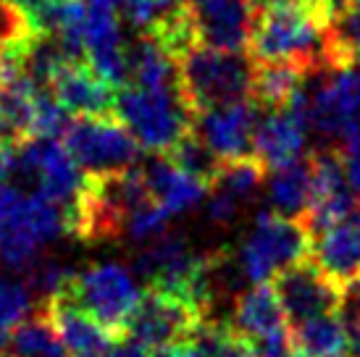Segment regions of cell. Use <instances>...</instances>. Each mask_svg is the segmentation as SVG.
I'll list each match as a JSON object with an SVG mask.
<instances>
[{
    "instance_id": "obj_1",
    "label": "cell",
    "mask_w": 360,
    "mask_h": 357,
    "mask_svg": "<svg viewBox=\"0 0 360 357\" xmlns=\"http://www.w3.org/2000/svg\"><path fill=\"white\" fill-rule=\"evenodd\" d=\"M255 60L248 50L195 45L179 58V92L192 113L252 98Z\"/></svg>"
},
{
    "instance_id": "obj_2",
    "label": "cell",
    "mask_w": 360,
    "mask_h": 357,
    "mask_svg": "<svg viewBox=\"0 0 360 357\" xmlns=\"http://www.w3.org/2000/svg\"><path fill=\"white\" fill-rule=\"evenodd\" d=\"M116 119L131 131L142 150L153 155H169L174 145L192 131L195 113L179 89L121 84V89H116Z\"/></svg>"
},
{
    "instance_id": "obj_3",
    "label": "cell",
    "mask_w": 360,
    "mask_h": 357,
    "mask_svg": "<svg viewBox=\"0 0 360 357\" xmlns=\"http://www.w3.org/2000/svg\"><path fill=\"white\" fill-rule=\"evenodd\" d=\"M313 237L302 221L279 216L274 210H260L252 231L237 249V263L250 284H263L281 268L310 258Z\"/></svg>"
},
{
    "instance_id": "obj_4",
    "label": "cell",
    "mask_w": 360,
    "mask_h": 357,
    "mask_svg": "<svg viewBox=\"0 0 360 357\" xmlns=\"http://www.w3.org/2000/svg\"><path fill=\"white\" fill-rule=\"evenodd\" d=\"M11 178L13 181L21 178L37 195L63 205L69 210V216L87 184V176L79 171V163L74 160L69 148L60 145L56 137H32L19 145Z\"/></svg>"
},
{
    "instance_id": "obj_5",
    "label": "cell",
    "mask_w": 360,
    "mask_h": 357,
    "mask_svg": "<svg viewBox=\"0 0 360 357\" xmlns=\"http://www.w3.org/2000/svg\"><path fill=\"white\" fill-rule=\"evenodd\" d=\"M69 234V210L32 192L8 219L0 221V258L19 273L37 263V252L48 242Z\"/></svg>"
},
{
    "instance_id": "obj_6",
    "label": "cell",
    "mask_w": 360,
    "mask_h": 357,
    "mask_svg": "<svg viewBox=\"0 0 360 357\" xmlns=\"http://www.w3.org/2000/svg\"><path fill=\"white\" fill-rule=\"evenodd\" d=\"M63 289L116 337L127 334V323L142 297L134 276L116 263L74 271Z\"/></svg>"
},
{
    "instance_id": "obj_7",
    "label": "cell",
    "mask_w": 360,
    "mask_h": 357,
    "mask_svg": "<svg viewBox=\"0 0 360 357\" xmlns=\"http://www.w3.org/2000/svg\"><path fill=\"white\" fill-rule=\"evenodd\" d=\"M63 145L90 176L134 169L142 152L140 142L116 116H82L71 121Z\"/></svg>"
},
{
    "instance_id": "obj_8",
    "label": "cell",
    "mask_w": 360,
    "mask_h": 357,
    "mask_svg": "<svg viewBox=\"0 0 360 357\" xmlns=\"http://www.w3.org/2000/svg\"><path fill=\"white\" fill-rule=\"evenodd\" d=\"M202 313L184 297L148 287L127 323V334L148 349L184 342V337L202 320Z\"/></svg>"
},
{
    "instance_id": "obj_9",
    "label": "cell",
    "mask_w": 360,
    "mask_h": 357,
    "mask_svg": "<svg viewBox=\"0 0 360 357\" xmlns=\"http://www.w3.org/2000/svg\"><path fill=\"white\" fill-rule=\"evenodd\" d=\"M274 292L292 326L340 310L342 299V287L331 281L313 258L281 268L274 276Z\"/></svg>"
},
{
    "instance_id": "obj_10",
    "label": "cell",
    "mask_w": 360,
    "mask_h": 357,
    "mask_svg": "<svg viewBox=\"0 0 360 357\" xmlns=\"http://www.w3.org/2000/svg\"><path fill=\"white\" fill-rule=\"evenodd\" d=\"M308 129V92L302 87L287 105L260 110L252 134V152L269 171L279 169L302 158Z\"/></svg>"
},
{
    "instance_id": "obj_11",
    "label": "cell",
    "mask_w": 360,
    "mask_h": 357,
    "mask_svg": "<svg viewBox=\"0 0 360 357\" xmlns=\"http://www.w3.org/2000/svg\"><path fill=\"white\" fill-rule=\"evenodd\" d=\"M205 263V252H195L181 234H160L150 247L134 258L137 276L153 289L171 292L190 302L192 284Z\"/></svg>"
},
{
    "instance_id": "obj_12",
    "label": "cell",
    "mask_w": 360,
    "mask_h": 357,
    "mask_svg": "<svg viewBox=\"0 0 360 357\" xmlns=\"http://www.w3.org/2000/svg\"><path fill=\"white\" fill-rule=\"evenodd\" d=\"M258 113L260 108L252 98L237 100V103H226V105H216V108L195 113L192 129L200 134L202 142L221 160L245 158V155H255L252 134H255Z\"/></svg>"
},
{
    "instance_id": "obj_13",
    "label": "cell",
    "mask_w": 360,
    "mask_h": 357,
    "mask_svg": "<svg viewBox=\"0 0 360 357\" xmlns=\"http://www.w3.org/2000/svg\"><path fill=\"white\" fill-rule=\"evenodd\" d=\"M200 45L248 50L258 16L252 0H187Z\"/></svg>"
},
{
    "instance_id": "obj_14",
    "label": "cell",
    "mask_w": 360,
    "mask_h": 357,
    "mask_svg": "<svg viewBox=\"0 0 360 357\" xmlns=\"http://www.w3.org/2000/svg\"><path fill=\"white\" fill-rule=\"evenodd\" d=\"M40 310L48 316L56 334L74 357H103L119 339L98 318L82 308L66 289L42 299Z\"/></svg>"
},
{
    "instance_id": "obj_15",
    "label": "cell",
    "mask_w": 360,
    "mask_h": 357,
    "mask_svg": "<svg viewBox=\"0 0 360 357\" xmlns=\"http://www.w3.org/2000/svg\"><path fill=\"white\" fill-rule=\"evenodd\" d=\"M119 11L105 3H90L87 0V21H84V48H87V63L110 84H127L129 69H127V48L121 40Z\"/></svg>"
},
{
    "instance_id": "obj_16",
    "label": "cell",
    "mask_w": 360,
    "mask_h": 357,
    "mask_svg": "<svg viewBox=\"0 0 360 357\" xmlns=\"http://www.w3.org/2000/svg\"><path fill=\"white\" fill-rule=\"evenodd\" d=\"M53 95L71 116H116V84L90 63H66L51 79Z\"/></svg>"
},
{
    "instance_id": "obj_17",
    "label": "cell",
    "mask_w": 360,
    "mask_h": 357,
    "mask_svg": "<svg viewBox=\"0 0 360 357\" xmlns=\"http://www.w3.org/2000/svg\"><path fill=\"white\" fill-rule=\"evenodd\" d=\"M231 326L240 331L250 344L266 337H274L279 331H287V313L281 308L279 297L274 292V284H252L242 289L234 297V320ZM252 349V347H250Z\"/></svg>"
},
{
    "instance_id": "obj_18",
    "label": "cell",
    "mask_w": 360,
    "mask_h": 357,
    "mask_svg": "<svg viewBox=\"0 0 360 357\" xmlns=\"http://www.w3.org/2000/svg\"><path fill=\"white\" fill-rule=\"evenodd\" d=\"M310 258L337 284H347L360 273V226L340 221L334 226L313 234Z\"/></svg>"
},
{
    "instance_id": "obj_19",
    "label": "cell",
    "mask_w": 360,
    "mask_h": 357,
    "mask_svg": "<svg viewBox=\"0 0 360 357\" xmlns=\"http://www.w3.org/2000/svg\"><path fill=\"white\" fill-rule=\"evenodd\" d=\"M145 176H148L153 197L158 200L171 216L192 210L202 200L205 189H208V184L202 178L181 171L169 155L150 158V163L145 166Z\"/></svg>"
},
{
    "instance_id": "obj_20",
    "label": "cell",
    "mask_w": 360,
    "mask_h": 357,
    "mask_svg": "<svg viewBox=\"0 0 360 357\" xmlns=\"http://www.w3.org/2000/svg\"><path fill=\"white\" fill-rule=\"evenodd\" d=\"M127 84L145 89H179V60L148 32H142L134 45L127 48Z\"/></svg>"
},
{
    "instance_id": "obj_21",
    "label": "cell",
    "mask_w": 360,
    "mask_h": 357,
    "mask_svg": "<svg viewBox=\"0 0 360 357\" xmlns=\"http://www.w3.org/2000/svg\"><path fill=\"white\" fill-rule=\"evenodd\" d=\"M269 202L274 213L287 219L302 221L313 205V163L308 158H297L271 169Z\"/></svg>"
},
{
    "instance_id": "obj_22",
    "label": "cell",
    "mask_w": 360,
    "mask_h": 357,
    "mask_svg": "<svg viewBox=\"0 0 360 357\" xmlns=\"http://www.w3.org/2000/svg\"><path fill=\"white\" fill-rule=\"evenodd\" d=\"M310 71L290 58L255 60L252 74V100L260 110L287 105L308 82Z\"/></svg>"
},
{
    "instance_id": "obj_23",
    "label": "cell",
    "mask_w": 360,
    "mask_h": 357,
    "mask_svg": "<svg viewBox=\"0 0 360 357\" xmlns=\"http://www.w3.org/2000/svg\"><path fill=\"white\" fill-rule=\"evenodd\" d=\"M292 349L297 357H350V331L340 310L292 326Z\"/></svg>"
},
{
    "instance_id": "obj_24",
    "label": "cell",
    "mask_w": 360,
    "mask_h": 357,
    "mask_svg": "<svg viewBox=\"0 0 360 357\" xmlns=\"http://www.w3.org/2000/svg\"><path fill=\"white\" fill-rule=\"evenodd\" d=\"M184 344L195 357H252L250 342L226 320H210L208 316L184 337Z\"/></svg>"
},
{
    "instance_id": "obj_25",
    "label": "cell",
    "mask_w": 360,
    "mask_h": 357,
    "mask_svg": "<svg viewBox=\"0 0 360 357\" xmlns=\"http://www.w3.org/2000/svg\"><path fill=\"white\" fill-rule=\"evenodd\" d=\"M8 347L16 357H69L71 355L42 310L37 316L24 318L19 326L11 331Z\"/></svg>"
},
{
    "instance_id": "obj_26",
    "label": "cell",
    "mask_w": 360,
    "mask_h": 357,
    "mask_svg": "<svg viewBox=\"0 0 360 357\" xmlns=\"http://www.w3.org/2000/svg\"><path fill=\"white\" fill-rule=\"evenodd\" d=\"M266 171L269 169L258 155L221 160V169L210 181V189L242 202V200H250L255 195V189L266 181Z\"/></svg>"
},
{
    "instance_id": "obj_27",
    "label": "cell",
    "mask_w": 360,
    "mask_h": 357,
    "mask_svg": "<svg viewBox=\"0 0 360 357\" xmlns=\"http://www.w3.org/2000/svg\"><path fill=\"white\" fill-rule=\"evenodd\" d=\"M169 158L174 160L181 171H187L192 176L202 178L208 187H210V181H213V176H216L221 169V158L202 142V137L195 129H192L190 134H184V137L174 145V150L169 152Z\"/></svg>"
},
{
    "instance_id": "obj_28",
    "label": "cell",
    "mask_w": 360,
    "mask_h": 357,
    "mask_svg": "<svg viewBox=\"0 0 360 357\" xmlns=\"http://www.w3.org/2000/svg\"><path fill=\"white\" fill-rule=\"evenodd\" d=\"M71 126V113L58 103L51 87H40L34 95L32 110V131L34 137H56L60 139Z\"/></svg>"
},
{
    "instance_id": "obj_29",
    "label": "cell",
    "mask_w": 360,
    "mask_h": 357,
    "mask_svg": "<svg viewBox=\"0 0 360 357\" xmlns=\"http://www.w3.org/2000/svg\"><path fill=\"white\" fill-rule=\"evenodd\" d=\"M171 213L158 200L150 197L145 200L142 205L129 213V221H127V237L134 239V242H148V239H158L160 234H166L169 228Z\"/></svg>"
},
{
    "instance_id": "obj_30",
    "label": "cell",
    "mask_w": 360,
    "mask_h": 357,
    "mask_svg": "<svg viewBox=\"0 0 360 357\" xmlns=\"http://www.w3.org/2000/svg\"><path fill=\"white\" fill-rule=\"evenodd\" d=\"M32 310V289L27 281L0 276V326L13 331Z\"/></svg>"
},
{
    "instance_id": "obj_31",
    "label": "cell",
    "mask_w": 360,
    "mask_h": 357,
    "mask_svg": "<svg viewBox=\"0 0 360 357\" xmlns=\"http://www.w3.org/2000/svg\"><path fill=\"white\" fill-rule=\"evenodd\" d=\"M34 30H32L27 13L21 11L16 0H0V53L6 50H16L30 40Z\"/></svg>"
},
{
    "instance_id": "obj_32",
    "label": "cell",
    "mask_w": 360,
    "mask_h": 357,
    "mask_svg": "<svg viewBox=\"0 0 360 357\" xmlns=\"http://www.w3.org/2000/svg\"><path fill=\"white\" fill-rule=\"evenodd\" d=\"M184 6V0H129L124 6V16L134 30L148 32L153 30L160 19H166L169 13Z\"/></svg>"
},
{
    "instance_id": "obj_33",
    "label": "cell",
    "mask_w": 360,
    "mask_h": 357,
    "mask_svg": "<svg viewBox=\"0 0 360 357\" xmlns=\"http://www.w3.org/2000/svg\"><path fill=\"white\" fill-rule=\"evenodd\" d=\"M345 160V174H347V184H350L352 195L360 200V137L345 139L337 145Z\"/></svg>"
},
{
    "instance_id": "obj_34",
    "label": "cell",
    "mask_w": 360,
    "mask_h": 357,
    "mask_svg": "<svg viewBox=\"0 0 360 357\" xmlns=\"http://www.w3.org/2000/svg\"><path fill=\"white\" fill-rule=\"evenodd\" d=\"M240 216V202L229 195H221V192H213V197L208 202V219L219 226H229L234 223Z\"/></svg>"
},
{
    "instance_id": "obj_35",
    "label": "cell",
    "mask_w": 360,
    "mask_h": 357,
    "mask_svg": "<svg viewBox=\"0 0 360 357\" xmlns=\"http://www.w3.org/2000/svg\"><path fill=\"white\" fill-rule=\"evenodd\" d=\"M24 197H27V192L13 178L0 176V221L8 219L11 213L24 202Z\"/></svg>"
},
{
    "instance_id": "obj_36",
    "label": "cell",
    "mask_w": 360,
    "mask_h": 357,
    "mask_svg": "<svg viewBox=\"0 0 360 357\" xmlns=\"http://www.w3.org/2000/svg\"><path fill=\"white\" fill-rule=\"evenodd\" d=\"M105 357H150V355H148V347H145V344L134 342L131 337H119L110 344Z\"/></svg>"
},
{
    "instance_id": "obj_37",
    "label": "cell",
    "mask_w": 360,
    "mask_h": 357,
    "mask_svg": "<svg viewBox=\"0 0 360 357\" xmlns=\"http://www.w3.org/2000/svg\"><path fill=\"white\" fill-rule=\"evenodd\" d=\"M150 357H195L190 352V347L184 342H174V344H163V347L153 349Z\"/></svg>"
},
{
    "instance_id": "obj_38",
    "label": "cell",
    "mask_w": 360,
    "mask_h": 357,
    "mask_svg": "<svg viewBox=\"0 0 360 357\" xmlns=\"http://www.w3.org/2000/svg\"><path fill=\"white\" fill-rule=\"evenodd\" d=\"M347 331H350L352 355L360 357V318H358V320H355V323H350V326H347Z\"/></svg>"
},
{
    "instance_id": "obj_39",
    "label": "cell",
    "mask_w": 360,
    "mask_h": 357,
    "mask_svg": "<svg viewBox=\"0 0 360 357\" xmlns=\"http://www.w3.org/2000/svg\"><path fill=\"white\" fill-rule=\"evenodd\" d=\"M8 342H11V331H8V328L0 326V352L8 347Z\"/></svg>"
},
{
    "instance_id": "obj_40",
    "label": "cell",
    "mask_w": 360,
    "mask_h": 357,
    "mask_svg": "<svg viewBox=\"0 0 360 357\" xmlns=\"http://www.w3.org/2000/svg\"><path fill=\"white\" fill-rule=\"evenodd\" d=\"M287 357H297V355H287Z\"/></svg>"
},
{
    "instance_id": "obj_41",
    "label": "cell",
    "mask_w": 360,
    "mask_h": 357,
    "mask_svg": "<svg viewBox=\"0 0 360 357\" xmlns=\"http://www.w3.org/2000/svg\"><path fill=\"white\" fill-rule=\"evenodd\" d=\"M0 263H3V258H0Z\"/></svg>"
}]
</instances>
